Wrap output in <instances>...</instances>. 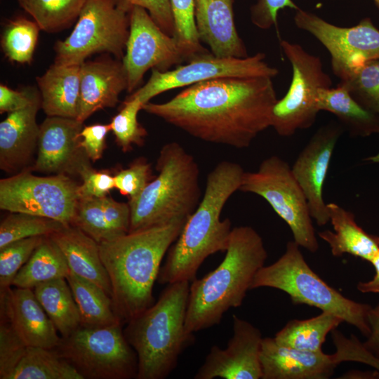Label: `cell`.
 <instances>
[{
	"instance_id": "1",
	"label": "cell",
	"mask_w": 379,
	"mask_h": 379,
	"mask_svg": "<svg viewBox=\"0 0 379 379\" xmlns=\"http://www.w3.org/2000/svg\"><path fill=\"white\" fill-rule=\"evenodd\" d=\"M277 100L272 78L227 77L192 84L142 109L203 141L241 149L271 127Z\"/></svg>"
},
{
	"instance_id": "2",
	"label": "cell",
	"mask_w": 379,
	"mask_h": 379,
	"mask_svg": "<svg viewBox=\"0 0 379 379\" xmlns=\"http://www.w3.org/2000/svg\"><path fill=\"white\" fill-rule=\"evenodd\" d=\"M187 220L175 219L99 243L111 284L114 310L122 325L154 303L153 286L161 261Z\"/></svg>"
},
{
	"instance_id": "3",
	"label": "cell",
	"mask_w": 379,
	"mask_h": 379,
	"mask_svg": "<svg viewBox=\"0 0 379 379\" xmlns=\"http://www.w3.org/2000/svg\"><path fill=\"white\" fill-rule=\"evenodd\" d=\"M244 172L239 164L222 161L208 173L198 206L169 248L160 268V284L192 282L209 255L226 251L232 228L230 220H221L220 214L229 198L239 190Z\"/></svg>"
},
{
	"instance_id": "4",
	"label": "cell",
	"mask_w": 379,
	"mask_h": 379,
	"mask_svg": "<svg viewBox=\"0 0 379 379\" xmlns=\"http://www.w3.org/2000/svg\"><path fill=\"white\" fill-rule=\"evenodd\" d=\"M267 258L263 240L256 230L250 226L232 228L221 263L190 282L187 331L194 333L218 325L227 310L241 306Z\"/></svg>"
},
{
	"instance_id": "5",
	"label": "cell",
	"mask_w": 379,
	"mask_h": 379,
	"mask_svg": "<svg viewBox=\"0 0 379 379\" xmlns=\"http://www.w3.org/2000/svg\"><path fill=\"white\" fill-rule=\"evenodd\" d=\"M190 285L167 284L156 302L126 324L125 337L138 357V379L167 378L194 343V333L185 328Z\"/></svg>"
},
{
	"instance_id": "6",
	"label": "cell",
	"mask_w": 379,
	"mask_h": 379,
	"mask_svg": "<svg viewBox=\"0 0 379 379\" xmlns=\"http://www.w3.org/2000/svg\"><path fill=\"white\" fill-rule=\"evenodd\" d=\"M156 169L158 175L138 198L128 202L129 232L188 218L201 201L198 164L180 143L162 147Z\"/></svg>"
},
{
	"instance_id": "7",
	"label": "cell",
	"mask_w": 379,
	"mask_h": 379,
	"mask_svg": "<svg viewBox=\"0 0 379 379\" xmlns=\"http://www.w3.org/2000/svg\"><path fill=\"white\" fill-rule=\"evenodd\" d=\"M270 287L286 293L294 304H305L333 313L355 326L366 337L370 333L368 304L355 302L326 284L309 266L294 241L274 263L255 275L251 289Z\"/></svg>"
},
{
	"instance_id": "8",
	"label": "cell",
	"mask_w": 379,
	"mask_h": 379,
	"mask_svg": "<svg viewBox=\"0 0 379 379\" xmlns=\"http://www.w3.org/2000/svg\"><path fill=\"white\" fill-rule=\"evenodd\" d=\"M122 326H81L69 335L61 337L53 350L83 379L137 378V354L127 341Z\"/></svg>"
},
{
	"instance_id": "9",
	"label": "cell",
	"mask_w": 379,
	"mask_h": 379,
	"mask_svg": "<svg viewBox=\"0 0 379 379\" xmlns=\"http://www.w3.org/2000/svg\"><path fill=\"white\" fill-rule=\"evenodd\" d=\"M239 190L262 197L288 225L300 247L317 251L306 197L286 161L276 155L264 159L256 171L244 172Z\"/></svg>"
},
{
	"instance_id": "10",
	"label": "cell",
	"mask_w": 379,
	"mask_h": 379,
	"mask_svg": "<svg viewBox=\"0 0 379 379\" xmlns=\"http://www.w3.org/2000/svg\"><path fill=\"white\" fill-rule=\"evenodd\" d=\"M130 13L117 0H86L71 34L54 46V62L81 65L95 53L122 60L129 34Z\"/></svg>"
},
{
	"instance_id": "11",
	"label": "cell",
	"mask_w": 379,
	"mask_h": 379,
	"mask_svg": "<svg viewBox=\"0 0 379 379\" xmlns=\"http://www.w3.org/2000/svg\"><path fill=\"white\" fill-rule=\"evenodd\" d=\"M280 46L291 65L293 74L287 93L274 105L271 127L281 136H291L314 124L320 112L319 91L332 87V80L324 71L319 57L287 40H281Z\"/></svg>"
},
{
	"instance_id": "12",
	"label": "cell",
	"mask_w": 379,
	"mask_h": 379,
	"mask_svg": "<svg viewBox=\"0 0 379 379\" xmlns=\"http://www.w3.org/2000/svg\"><path fill=\"white\" fill-rule=\"evenodd\" d=\"M31 168L0 180V208L51 218L72 225L79 185L65 174L35 175Z\"/></svg>"
},
{
	"instance_id": "13",
	"label": "cell",
	"mask_w": 379,
	"mask_h": 379,
	"mask_svg": "<svg viewBox=\"0 0 379 379\" xmlns=\"http://www.w3.org/2000/svg\"><path fill=\"white\" fill-rule=\"evenodd\" d=\"M263 53H257L244 58H220L212 53L194 57L185 65L173 70L161 72L152 69L147 82L131 95L145 105L153 97L165 91L189 86L192 84L218 78L258 77L274 78L278 69L269 65Z\"/></svg>"
},
{
	"instance_id": "14",
	"label": "cell",
	"mask_w": 379,
	"mask_h": 379,
	"mask_svg": "<svg viewBox=\"0 0 379 379\" xmlns=\"http://www.w3.org/2000/svg\"><path fill=\"white\" fill-rule=\"evenodd\" d=\"M293 19L298 28L312 34L326 48L332 72L340 79L365 62L379 58V29L369 18L355 26L343 27L299 8Z\"/></svg>"
},
{
	"instance_id": "15",
	"label": "cell",
	"mask_w": 379,
	"mask_h": 379,
	"mask_svg": "<svg viewBox=\"0 0 379 379\" xmlns=\"http://www.w3.org/2000/svg\"><path fill=\"white\" fill-rule=\"evenodd\" d=\"M129 34L122 62L128 93L142 82L149 69L166 72L185 61L176 39L165 33L146 9L134 6L130 11Z\"/></svg>"
},
{
	"instance_id": "16",
	"label": "cell",
	"mask_w": 379,
	"mask_h": 379,
	"mask_svg": "<svg viewBox=\"0 0 379 379\" xmlns=\"http://www.w3.org/2000/svg\"><path fill=\"white\" fill-rule=\"evenodd\" d=\"M233 333L224 349L211 347L195 379H261L260 331L246 320L232 316Z\"/></svg>"
},
{
	"instance_id": "17",
	"label": "cell",
	"mask_w": 379,
	"mask_h": 379,
	"mask_svg": "<svg viewBox=\"0 0 379 379\" xmlns=\"http://www.w3.org/2000/svg\"><path fill=\"white\" fill-rule=\"evenodd\" d=\"M342 133L340 123L332 121L319 128L291 167L306 197L310 215L319 226L326 225L330 220L323 190L332 155Z\"/></svg>"
},
{
	"instance_id": "18",
	"label": "cell",
	"mask_w": 379,
	"mask_h": 379,
	"mask_svg": "<svg viewBox=\"0 0 379 379\" xmlns=\"http://www.w3.org/2000/svg\"><path fill=\"white\" fill-rule=\"evenodd\" d=\"M39 127L37 156L32 171L47 175L78 174L81 166L90 159L80 146L83 122L47 116Z\"/></svg>"
},
{
	"instance_id": "19",
	"label": "cell",
	"mask_w": 379,
	"mask_h": 379,
	"mask_svg": "<svg viewBox=\"0 0 379 379\" xmlns=\"http://www.w3.org/2000/svg\"><path fill=\"white\" fill-rule=\"evenodd\" d=\"M0 313L27 346L53 349L60 340L32 288L11 286L0 292Z\"/></svg>"
},
{
	"instance_id": "20",
	"label": "cell",
	"mask_w": 379,
	"mask_h": 379,
	"mask_svg": "<svg viewBox=\"0 0 379 379\" xmlns=\"http://www.w3.org/2000/svg\"><path fill=\"white\" fill-rule=\"evenodd\" d=\"M260 360L261 379H326L341 363L335 352H311L279 345L273 338H263Z\"/></svg>"
},
{
	"instance_id": "21",
	"label": "cell",
	"mask_w": 379,
	"mask_h": 379,
	"mask_svg": "<svg viewBox=\"0 0 379 379\" xmlns=\"http://www.w3.org/2000/svg\"><path fill=\"white\" fill-rule=\"evenodd\" d=\"M127 89L121 60L101 57L81 65L80 104L77 120L84 123L98 110L114 107L120 93Z\"/></svg>"
},
{
	"instance_id": "22",
	"label": "cell",
	"mask_w": 379,
	"mask_h": 379,
	"mask_svg": "<svg viewBox=\"0 0 379 379\" xmlns=\"http://www.w3.org/2000/svg\"><path fill=\"white\" fill-rule=\"evenodd\" d=\"M40 107L39 95L27 107L8 113L0 123V168L7 173L31 168L29 164L38 145L36 114Z\"/></svg>"
},
{
	"instance_id": "23",
	"label": "cell",
	"mask_w": 379,
	"mask_h": 379,
	"mask_svg": "<svg viewBox=\"0 0 379 379\" xmlns=\"http://www.w3.org/2000/svg\"><path fill=\"white\" fill-rule=\"evenodd\" d=\"M195 20L201 41L220 58L248 57L236 29L234 0H194Z\"/></svg>"
},
{
	"instance_id": "24",
	"label": "cell",
	"mask_w": 379,
	"mask_h": 379,
	"mask_svg": "<svg viewBox=\"0 0 379 379\" xmlns=\"http://www.w3.org/2000/svg\"><path fill=\"white\" fill-rule=\"evenodd\" d=\"M49 237L61 250L71 272L93 282L112 298L110 281L96 241L74 225Z\"/></svg>"
},
{
	"instance_id": "25",
	"label": "cell",
	"mask_w": 379,
	"mask_h": 379,
	"mask_svg": "<svg viewBox=\"0 0 379 379\" xmlns=\"http://www.w3.org/2000/svg\"><path fill=\"white\" fill-rule=\"evenodd\" d=\"M81 65L54 62L36 78L41 107L47 116L77 119L80 104Z\"/></svg>"
},
{
	"instance_id": "26",
	"label": "cell",
	"mask_w": 379,
	"mask_h": 379,
	"mask_svg": "<svg viewBox=\"0 0 379 379\" xmlns=\"http://www.w3.org/2000/svg\"><path fill=\"white\" fill-rule=\"evenodd\" d=\"M326 206L334 232L325 230L318 234L329 245L332 255L347 253L370 262L379 250V237L359 227L352 212L335 203Z\"/></svg>"
},
{
	"instance_id": "27",
	"label": "cell",
	"mask_w": 379,
	"mask_h": 379,
	"mask_svg": "<svg viewBox=\"0 0 379 379\" xmlns=\"http://www.w3.org/2000/svg\"><path fill=\"white\" fill-rule=\"evenodd\" d=\"M317 105L319 111L333 114L352 135L379 133V114L362 107L343 86L320 88Z\"/></svg>"
},
{
	"instance_id": "28",
	"label": "cell",
	"mask_w": 379,
	"mask_h": 379,
	"mask_svg": "<svg viewBox=\"0 0 379 379\" xmlns=\"http://www.w3.org/2000/svg\"><path fill=\"white\" fill-rule=\"evenodd\" d=\"M39 302L62 337L81 326V317L65 278L41 283L33 288Z\"/></svg>"
},
{
	"instance_id": "29",
	"label": "cell",
	"mask_w": 379,
	"mask_h": 379,
	"mask_svg": "<svg viewBox=\"0 0 379 379\" xmlns=\"http://www.w3.org/2000/svg\"><path fill=\"white\" fill-rule=\"evenodd\" d=\"M65 279L80 313L81 326L102 327L121 324L114 310L111 297L100 287L71 272Z\"/></svg>"
},
{
	"instance_id": "30",
	"label": "cell",
	"mask_w": 379,
	"mask_h": 379,
	"mask_svg": "<svg viewBox=\"0 0 379 379\" xmlns=\"http://www.w3.org/2000/svg\"><path fill=\"white\" fill-rule=\"evenodd\" d=\"M69 272L63 253L48 236L17 273L12 286L33 289L41 283L58 278H66Z\"/></svg>"
},
{
	"instance_id": "31",
	"label": "cell",
	"mask_w": 379,
	"mask_h": 379,
	"mask_svg": "<svg viewBox=\"0 0 379 379\" xmlns=\"http://www.w3.org/2000/svg\"><path fill=\"white\" fill-rule=\"evenodd\" d=\"M344 321L328 312L307 319H291L274 335L280 345L305 351H321L328 333Z\"/></svg>"
},
{
	"instance_id": "32",
	"label": "cell",
	"mask_w": 379,
	"mask_h": 379,
	"mask_svg": "<svg viewBox=\"0 0 379 379\" xmlns=\"http://www.w3.org/2000/svg\"><path fill=\"white\" fill-rule=\"evenodd\" d=\"M11 379H83L53 349L27 346Z\"/></svg>"
},
{
	"instance_id": "33",
	"label": "cell",
	"mask_w": 379,
	"mask_h": 379,
	"mask_svg": "<svg viewBox=\"0 0 379 379\" xmlns=\"http://www.w3.org/2000/svg\"><path fill=\"white\" fill-rule=\"evenodd\" d=\"M41 30L60 32L76 20L86 0H17Z\"/></svg>"
},
{
	"instance_id": "34",
	"label": "cell",
	"mask_w": 379,
	"mask_h": 379,
	"mask_svg": "<svg viewBox=\"0 0 379 379\" xmlns=\"http://www.w3.org/2000/svg\"><path fill=\"white\" fill-rule=\"evenodd\" d=\"M338 84L362 107L379 114V58L350 70Z\"/></svg>"
},
{
	"instance_id": "35",
	"label": "cell",
	"mask_w": 379,
	"mask_h": 379,
	"mask_svg": "<svg viewBox=\"0 0 379 379\" xmlns=\"http://www.w3.org/2000/svg\"><path fill=\"white\" fill-rule=\"evenodd\" d=\"M41 29L34 20L18 18L11 20L1 36V45L6 57L20 64L32 62Z\"/></svg>"
},
{
	"instance_id": "36",
	"label": "cell",
	"mask_w": 379,
	"mask_h": 379,
	"mask_svg": "<svg viewBox=\"0 0 379 379\" xmlns=\"http://www.w3.org/2000/svg\"><path fill=\"white\" fill-rule=\"evenodd\" d=\"M55 220L39 215L10 212L0 224V248L8 244L33 237H48L64 228Z\"/></svg>"
},
{
	"instance_id": "37",
	"label": "cell",
	"mask_w": 379,
	"mask_h": 379,
	"mask_svg": "<svg viewBox=\"0 0 379 379\" xmlns=\"http://www.w3.org/2000/svg\"><path fill=\"white\" fill-rule=\"evenodd\" d=\"M175 25L174 37L185 61L209 53L201 44L195 20L194 0H170Z\"/></svg>"
},
{
	"instance_id": "38",
	"label": "cell",
	"mask_w": 379,
	"mask_h": 379,
	"mask_svg": "<svg viewBox=\"0 0 379 379\" xmlns=\"http://www.w3.org/2000/svg\"><path fill=\"white\" fill-rule=\"evenodd\" d=\"M142 106L138 98L131 95L109 123L115 142L124 152L131 151L134 145L142 146L145 144L147 131L138 120V112Z\"/></svg>"
},
{
	"instance_id": "39",
	"label": "cell",
	"mask_w": 379,
	"mask_h": 379,
	"mask_svg": "<svg viewBox=\"0 0 379 379\" xmlns=\"http://www.w3.org/2000/svg\"><path fill=\"white\" fill-rule=\"evenodd\" d=\"M72 225L80 228L98 244L117 238L110 227L101 198H80Z\"/></svg>"
},
{
	"instance_id": "40",
	"label": "cell",
	"mask_w": 379,
	"mask_h": 379,
	"mask_svg": "<svg viewBox=\"0 0 379 379\" xmlns=\"http://www.w3.org/2000/svg\"><path fill=\"white\" fill-rule=\"evenodd\" d=\"M46 237H33L18 240L0 248V292L12 286L21 267Z\"/></svg>"
},
{
	"instance_id": "41",
	"label": "cell",
	"mask_w": 379,
	"mask_h": 379,
	"mask_svg": "<svg viewBox=\"0 0 379 379\" xmlns=\"http://www.w3.org/2000/svg\"><path fill=\"white\" fill-rule=\"evenodd\" d=\"M152 166L144 157L137 158L128 168L121 169L114 175V187L126 196L128 201L138 198L147 184L154 178Z\"/></svg>"
},
{
	"instance_id": "42",
	"label": "cell",
	"mask_w": 379,
	"mask_h": 379,
	"mask_svg": "<svg viewBox=\"0 0 379 379\" xmlns=\"http://www.w3.org/2000/svg\"><path fill=\"white\" fill-rule=\"evenodd\" d=\"M27 346L2 317L0 321V378L11 377Z\"/></svg>"
},
{
	"instance_id": "43",
	"label": "cell",
	"mask_w": 379,
	"mask_h": 379,
	"mask_svg": "<svg viewBox=\"0 0 379 379\" xmlns=\"http://www.w3.org/2000/svg\"><path fill=\"white\" fill-rule=\"evenodd\" d=\"M117 6L130 13L134 6L147 10L156 24L168 35L174 36L175 25L170 0H117Z\"/></svg>"
},
{
	"instance_id": "44",
	"label": "cell",
	"mask_w": 379,
	"mask_h": 379,
	"mask_svg": "<svg viewBox=\"0 0 379 379\" xmlns=\"http://www.w3.org/2000/svg\"><path fill=\"white\" fill-rule=\"evenodd\" d=\"M78 175L82 180L79 188L80 198H102L114 188V175L107 171L95 170L89 161L81 166Z\"/></svg>"
},
{
	"instance_id": "45",
	"label": "cell",
	"mask_w": 379,
	"mask_h": 379,
	"mask_svg": "<svg viewBox=\"0 0 379 379\" xmlns=\"http://www.w3.org/2000/svg\"><path fill=\"white\" fill-rule=\"evenodd\" d=\"M286 8L299 9L292 0H258L251 8V20L256 27L267 29L277 26L278 13Z\"/></svg>"
},
{
	"instance_id": "46",
	"label": "cell",
	"mask_w": 379,
	"mask_h": 379,
	"mask_svg": "<svg viewBox=\"0 0 379 379\" xmlns=\"http://www.w3.org/2000/svg\"><path fill=\"white\" fill-rule=\"evenodd\" d=\"M109 131V124H95L83 127L80 133V146L93 162L102 158Z\"/></svg>"
},
{
	"instance_id": "47",
	"label": "cell",
	"mask_w": 379,
	"mask_h": 379,
	"mask_svg": "<svg viewBox=\"0 0 379 379\" xmlns=\"http://www.w3.org/2000/svg\"><path fill=\"white\" fill-rule=\"evenodd\" d=\"M40 93L35 88H26L22 91L13 90L0 85V113H11L29 106Z\"/></svg>"
},
{
	"instance_id": "48",
	"label": "cell",
	"mask_w": 379,
	"mask_h": 379,
	"mask_svg": "<svg viewBox=\"0 0 379 379\" xmlns=\"http://www.w3.org/2000/svg\"><path fill=\"white\" fill-rule=\"evenodd\" d=\"M368 320L370 333L362 344L368 352L379 359V301L375 307H371Z\"/></svg>"
},
{
	"instance_id": "49",
	"label": "cell",
	"mask_w": 379,
	"mask_h": 379,
	"mask_svg": "<svg viewBox=\"0 0 379 379\" xmlns=\"http://www.w3.org/2000/svg\"><path fill=\"white\" fill-rule=\"evenodd\" d=\"M375 268L373 278L368 281H360L357 284V288L361 293H379V250L370 262Z\"/></svg>"
},
{
	"instance_id": "50",
	"label": "cell",
	"mask_w": 379,
	"mask_h": 379,
	"mask_svg": "<svg viewBox=\"0 0 379 379\" xmlns=\"http://www.w3.org/2000/svg\"><path fill=\"white\" fill-rule=\"evenodd\" d=\"M365 161H371L373 163H379V152L374 156H371V157H368L366 158Z\"/></svg>"
},
{
	"instance_id": "51",
	"label": "cell",
	"mask_w": 379,
	"mask_h": 379,
	"mask_svg": "<svg viewBox=\"0 0 379 379\" xmlns=\"http://www.w3.org/2000/svg\"><path fill=\"white\" fill-rule=\"evenodd\" d=\"M376 6L379 8V0H373Z\"/></svg>"
}]
</instances>
